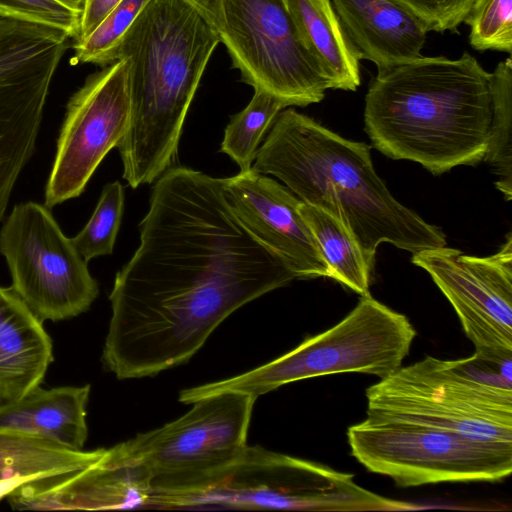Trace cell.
<instances>
[{"label":"cell","instance_id":"cell-1","mask_svg":"<svg viewBox=\"0 0 512 512\" xmlns=\"http://www.w3.org/2000/svg\"><path fill=\"white\" fill-rule=\"evenodd\" d=\"M224 185L182 166L156 180L140 244L109 295L102 362L118 379L187 363L233 312L296 279L241 222Z\"/></svg>","mask_w":512,"mask_h":512},{"label":"cell","instance_id":"cell-2","mask_svg":"<svg viewBox=\"0 0 512 512\" xmlns=\"http://www.w3.org/2000/svg\"><path fill=\"white\" fill-rule=\"evenodd\" d=\"M341 220L374 266L381 243L412 254L447 244L441 228L397 201L364 142L345 139L293 108L276 117L251 167Z\"/></svg>","mask_w":512,"mask_h":512},{"label":"cell","instance_id":"cell-3","mask_svg":"<svg viewBox=\"0 0 512 512\" xmlns=\"http://www.w3.org/2000/svg\"><path fill=\"white\" fill-rule=\"evenodd\" d=\"M491 73L464 52L458 59L421 56L371 81L364 129L372 145L440 175L483 161L491 122Z\"/></svg>","mask_w":512,"mask_h":512},{"label":"cell","instance_id":"cell-4","mask_svg":"<svg viewBox=\"0 0 512 512\" xmlns=\"http://www.w3.org/2000/svg\"><path fill=\"white\" fill-rule=\"evenodd\" d=\"M219 32L186 0H150L122 38L129 128L117 146L123 178L151 184L173 166L183 124Z\"/></svg>","mask_w":512,"mask_h":512},{"label":"cell","instance_id":"cell-5","mask_svg":"<svg viewBox=\"0 0 512 512\" xmlns=\"http://www.w3.org/2000/svg\"><path fill=\"white\" fill-rule=\"evenodd\" d=\"M207 507L341 512L412 508L359 486L353 474L246 445L217 466L152 479L143 509Z\"/></svg>","mask_w":512,"mask_h":512},{"label":"cell","instance_id":"cell-6","mask_svg":"<svg viewBox=\"0 0 512 512\" xmlns=\"http://www.w3.org/2000/svg\"><path fill=\"white\" fill-rule=\"evenodd\" d=\"M475 354L426 356L366 390L367 416L422 423L473 438L512 444V368L480 370Z\"/></svg>","mask_w":512,"mask_h":512},{"label":"cell","instance_id":"cell-7","mask_svg":"<svg viewBox=\"0 0 512 512\" xmlns=\"http://www.w3.org/2000/svg\"><path fill=\"white\" fill-rule=\"evenodd\" d=\"M416 330L409 319L370 296L335 326L306 338L284 355L245 373L180 391L179 401L196 400L222 391L255 398L283 385L319 376L360 372L385 378L409 354Z\"/></svg>","mask_w":512,"mask_h":512},{"label":"cell","instance_id":"cell-8","mask_svg":"<svg viewBox=\"0 0 512 512\" xmlns=\"http://www.w3.org/2000/svg\"><path fill=\"white\" fill-rule=\"evenodd\" d=\"M352 455L400 487L500 481L512 472V444L438 427L367 416L347 430Z\"/></svg>","mask_w":512,"mask_h":512},{"label":"cell","instance_id":"cell-9","mask_svg":"<svg viewBox=\"0 0 512 512\" xmlns=\"http://www.w3.org/2000/svg\"><path fill=\"white\" fill-rule=\"evenodd\" d=\"M64 31L0 12V221L36 148Z\"/></svg>","mask_w":512,"mask_h":512},{"label":"cell","instance_id":"cell-10","mask_svg":"<svg viewBox=\"0 0 512 512\" xmlns=\"http://www.w3.org/2000/svg\"><path fill=\"white\" fill-rule=\"evenodd\" d=\"M12 289L42 322L76 317L99 294L88 265L49 208L28 201L15 205L0 229Z\"/></svg>","mask_w":512,"mask_h":512},{"label":"cell","instance_id":"cell-11","mask_svg":"<svg viewBox=\"0 0 512 512\" xmlns=\"http://www.w3.org/2000/svg\"><path fill=\"white\" fill-rule=\"evenodd\" d=\"M219 32L241 80L289 106L320 102L329 89L284 0H222Z\"/></svg>","mask_w":512,"mask_h":512},{"label":"cell","instance_id":"cell-12","mask_svg":"<svg viewBox=\"0 0 512 512\" xmlns=\"http://www.w3.org/2000/svg\"><path fill=\"white\" fill-rule=\"evenodd\" d=\"M256 399L237 391L200 398L184 415L107 449V455L140 469L150 481L217 466L247 445Z\"/></svg>","mask_w":512,"mask_h":512},{"label":"cell","instance_id":"cell-13","mask_svg":"<svg viewBox=\"0 0 512 512\" xmlns=\"http://www.w3.org/2000/svg\"><path fill=\"white\" fill-rule=\"evenodd\" d=\"M448 299L475 355L512 361V233L494 254L477 257L442 246L412 255Z\"/></svg>","mask_w":512,"mask_h":512},{"label":"cell","instance_id":"cell-14","mask_svg":"<svg viewBox=\"0 0 512 512\" xmlns=\"http://www.w3.org/2000/svg\"><path fill=\"white\" fill-rule=\"evenodd\" d=\"M130 122L127 65L119 59L90 75L69 99L44 193L48 208L80 196L125 136Z\"/></svg>","mask_w":512,"mask_h":512},{"label":"cell","instance_id":"cell-15","mask_svg":"<svg viewBox=\"0 0 512 512\" xmlns=\"http://www.w3.org/2000/svg\"><path fill=\"white\" fill-rule=\"evenodd\" d=\"M224 179L225 195L235 214L287 263L296 279L329 278L320 248L299 211V198L252 169Z\"/></svg>","mask_w":512,"mask_h":512},{"label":"cell","instance_id":"cell-16","mask_svg":"<svg viewBox=\"0 0 512 512\" xmlns=\"http://www.w3.org/2000/svg\"><path fill=\"white\" fill-rule=\"evenodd\" d=\"M360 59L378 72L422 56L428 33L423 23L395 0H331Z\"/></svg>","mask_w":512,"mask_h":512},{"label":"cell","instance_id":"cell-17","mask_svg":"<svg viewBox=\"0 0 512 512\" xmlns=\"http://www.w3.org/2000/svg\"><path fill=\"white\" fill-rule=\"evenodd\" d=\"M53 361L43 322L12 287H0V402L39 387Z\"/></svg>","mask_w":512,"mask_h":512},{"label":"cell","instance_id":"cell-18","mask_svg":"<svg viewBox=\"0 0 512 512\" xmlns=\"http://www.w3.org/2000/svg\"><path fill=\"white\" fill-rule=\"evenodd\" d=\"M90 385L43 389L0 402V429L39 437L72 450H83Z\"/></svg>","mask_w":512,"mask_h":512},{"label":"cell","instance_id":"cell-19","mask_svg":"<svg viewBox=\"0 0 512 512\" xmlns=\"http://www.w3.org/2000/svg\"><path fill=\"white\" fill-rule=\"evenodd\" d=\"M300 37L329 89L355 91L360 56L347 36L331 0H284Z\"/></svg>","mask_w":512,"mask_h":512},{"label":"cell","instance_id":"cell-20","mask_svg":"<svg viewBox=\"0 0 512 512\" xmlns=\"http://www.w3.org/2000/svg\"><path fill=\"white\" fill-rule=\"evenodd\" d=\"M104 451L72 450L39 437L0 429V492L7 496L18 485L83 469Z\"/></svg>","mask_w":512,"mask_h":512},{"label":"cell","instance_id":"cell-21","mask_svg":"<svg viewBox=\"0 0 512 512\" xmlns=\"http://www.w3.org/2000/svg\"><path fill=\"white\" fill-rule=\"evenodd\" d=\"M299 211L329 269V278L361 296L369 294L371 265L348 227L330 213L300 202Z\"/></svg>","mask_w":512,"mask_h":512},{"label":"cell","instance_id":"cell-22","mask_svg":"<svg viewBox=\"0 0 512 512\" xmlns=\"http://www.w3.org/2000/svg\"><path fill=\"white\" fill-rule=\"evenodd\" d=\"M491 122L483 161L498 176L496 188L509 201L512 196V60L498 63L490 79Z\"/></svg>","mask_w":512,"mask_h":512},{"label":"cell","instance_id":"cell-23","mask_svg":"<svg viewBox=\"0 0 512 512\" xmlns=\"http://www.w3.org/2000/svg\"><path fill=\"white\" fill-rule=\"evenodd\" d=\"M288 106L272 94L254 89L248 105L231 116L220 151L228 155L241 172L251 169L263 136L278 114Z\"/></svg>","mask_w":512,"mask_h":512},{"label":"cell","instance_id":"cell-24","mask_svg":"<svg viewBox=\"0 0 512 512\" xmlns=\"http://www.w3.org/2000/svg\"><path fill=\"white\" fill-rule=\"evenodd\" d=\"M123 209V185L119 181L106 184L87 224L71 238L86 262L99 256L112 254Z\"/></svg>","mask_w":512,"mask_h":512},{"label":"cell","instance_id":"cell-25","mask_svg":"<svg viewBox=\"0 0 512 512\" xmlns=\"http://www.w3.org/2000/svg\"><path fill=\"white\" fill-rule=\"evenodd\" d=\"M149 1L121 0L88 36L75 41V61L99 65L116 61L122 38Z\"/></svg>","mask_w":512,"mask_h":512},{"label":"cell","instance_id":"cell-26","mask_svg":"<svg viewBox=\"0 0 512 512\" xmlns=\"http://www.w3.org/2000/svg\"><path fill=\"white\" fill-rule=\"evenodd\" d=\"M464 22L476 50L512 52V0H474Z\"/></svg>","mask_w":512,"mask_h":512},{"label":"cell","instance_id":"cell-27","mask_svg":"<svg viewBox=\"0 0 512 512\" xmlns=\"http://www.w3.org/2000/svg\"><path fill=\"white\" fill-rule=\"evenodd\" d=\"M0 12L58 28L74 39L78 34L80 12L56 0H0Z\"/></svg>","mask_w":512,"mask_h":512},{"label":"cell","instance_id":"cell-28","mask_svg":"<svg viewBox=\"0 0 512 512\" xmlns=\"http://www.w3.org/2000/svg\"><path fill=\"white\" fill-rule=\"evenodd\" d=\"M415 15L427 31H455L474 0H395Z\"/></svg>","mask_w":512,"mask_h":512},{"label":"cell","instance_id":"cell-29","mask_svg":"<svg viewBox=\"0 0 512 512\" xmlns=\"http://www.w3.org/2000/svg\"><path fill=\"white\" fill-rule=\"evenodd\" d=\"M121 0H83L75 41L88 36Z\"/></svg>","mask_w":512,"mask_h":512},{"label":"cell","instance_id":"cell-30","mask_svg":"<svg viewBox=\"0 0 512 512\" xmlns=\"http://www.w3.org/2000/svg\"><path fill=\"white\" fill-rule=\"evenodd\" d=\"M220 32L223 26L222 0H186Z\"/></svg>","mask_w":512,"mask_h":512},{"label":"cell","instance_id":"cell-31","mask_svg":"<svg viewBox=\"0 0 512 512\" xmlns=\"http://www.w3.org/2000/svg\"><path fill=\"white\" fill-rule=\"evenodd\" d=\"M62 5L81 13L83 0H56Z\"/></svg>","mask_w":512,"mask_h":512}]
</instances>
